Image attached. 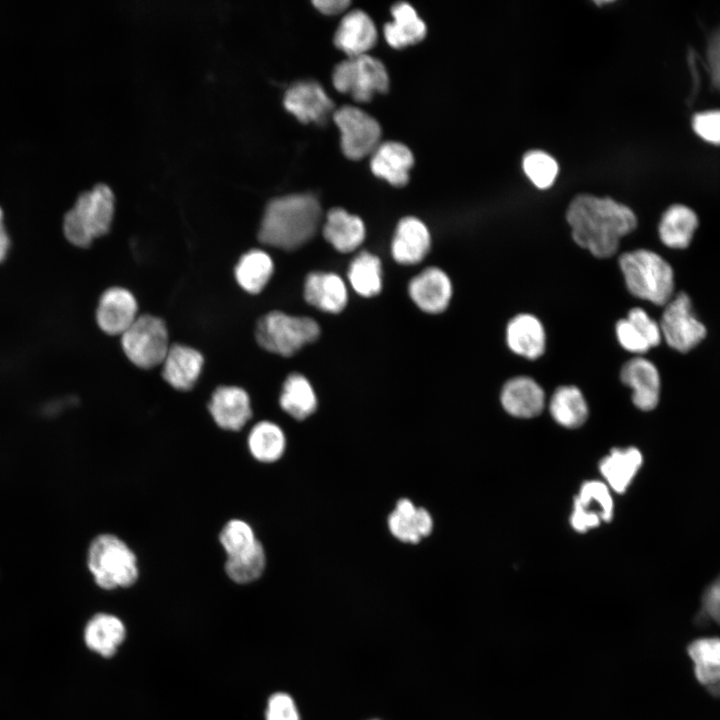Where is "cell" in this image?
<instances>
[{
	"label": "cell",
	"instance_id": "6da1fadb",
	"mask_svg": "<svg viewBox=\"0 0 720 720\" xmlns=\"http://www.w3.org/2000/svg\"><path fill=\"white\" fill-rule=\"evenodd\" d=\"M566 219L574 241L597 258L613 256L620 238L637 226L634 212L609 197L581 194L568 206Z\"/></svg>",
	"mask_w": 720,
	"mask_h": 720
},
{
	"label": "cell",
	"instance_id": "7a4b0ae2",
	"mask_svg": "<svg viewBox=\"0 0 720 720\" xmlns=\"http://www.w3.org/2000/svg\"><path fill=\"white\" fill-rule=\"evenodd\" d=\"M321 207L309 194L272 199L266 206L258 232L259 241L286 251L295 250L316 233Z\"/></svg>",
	"mask_w": 720,
	"mask_h": 720
},
{
	"label": "cell",
	"instance_id": "3957f363",
	"mask_svg": "<svg viewBox=\"0 0 720 720\" xmlns=\"http://www.w3.org/2000/svg\"><path fill=\"white\" fill-rule=\"evenodd\" d=\"M619 266L633 296L665 306L675 295L673 268L658 253L647 249L626 252L620 256Z\"/></svg>",
	"mask_w": 720,
	"mask_h": 720
},
{
	"label": "cell",
	"instance_id": "277c9868",
	"mask_svg": "<svg viewBox=\"0 0 720 720\" xmlns=\"http://www.w3.org/2000/svg\"><path fill=\"white\" fill-rule=\"evenodd\" d=\"M87 567L96 585L104 590L131 587L140 574L134 550L113 533H101L92 539Z\"/></svg>",
	"mask_w": 720,
	"mask_h": 720
},
{
	"label": "cell",
	"instance_id": "5b68a950",
	"mask_svg": "<svg viewBox=\"0 0 720 720\" xmlns=\"http://www.w3.org/2000/svg\"><path fill=\"white\" fill-rule=\"evenodd\" d=\"M114 213V195L105 184L83 192L65 214L63 231L66 239L77 247H88L92 241L106 234Z\"/></svg>",
	"mask_w": 720,
	"mask_h": 720
},
{
	"label": "cell",
	"instance_id": "8992f818",
	"mask_svg": "<svg viewBox=\"0 0 720 720\" xmlns=\"http://www.w3.org/2000/svg\"><path fill=\"white\" fill-rule=\"evenodd\" d=\"M320 334L318 323L305 316H292L271 311L262 316L256 325V340L265 350L284 357L298 352L315 341Z\"/></svg>",
	"mask_w": 720,
	"mask_h": 720
},
{
	"label": "cell",
	"instance_id": "52a82bcc",
	"mask_svg": "<svg viewBox=\"0 0 720 720\" xmlns=\"http://www.w3.org/2000/svg\"><path fill=\"white\" fill-rule=\"evenodd\" d=\"M121 345L127 358L137 367L158 366L170 348L166 325L154 315H140L121 335Z\"/></svg>",
	"mask_w": 720,
	"mask_h": 720
},
{
	"label": "cell",
	"instance_id": "ba28073f",
	"mask_svg": "<svg viewBox=\"0 0 720 720\" xmlns=\"http://www.w3.org/2000/svg\"><path fill=\"white\" fill-rule=\"evenodd\" d=\"M332 82L339 92L350 94L358 102H367L375 93H385L389 87L384 64L368 54L348 57L337 64Z\"/></svg>",
	"mask_w": 720,
	"mask_h": 720
},
{
	"label": "cell",
	"instance_id": "9c48e42d",
	"mask_svg": "<svg viewBox=\"0 0 720 720\" xmlns=\"http://www.w3.org/2000/svg\"><path fill=\"white\" fill-rule=\"evenodd\" d=\"M666 344L680 353H688L706 337L707 328L697 317L690 296L679 292L664 306L660 319Z\"/></svg>",
	"mask_w": 720,
	"mask_h": 720
},
{
	"label": "cell",
	"instance_id": "30bf717a",
	"mask_svg": "<svg viewBox=\"0 0 720 720\" xmlns=\"http://www.w3.org/2000/svg\"><path fill=\"white\" fill-rule=\"evenodd\" d=\"M341 132V147L353 160L372 154L379 145L381 127L377 120L354 106H343L333 114Z\"/></svg>",
	"mask_w": 720,
	"mask_h": 720
},
{
	"label": "cell",
	"instance_id": "8fae6325",
	"mask_svg": "<svg viewBox=\"0 0 720 720\" xmlns=\"http://www.w3.org/2000/svg\"><path fill=\"white\" fill-rule=\"evenodd\" d=\"M613 516V501L608 487L600 481H586L574 499L570 517L572 527L581 533L609 522Z\"/></svg>",
	"mask_w": 720,
	"mask_h": 720
},
{
	"label": "cell",
	"instance_id": "7c38bea8",
	"mask_svg": "<svg viewBox=\"0 0 720 720\" xmlns=\"http://www.w3.org/2000/svg\"><path fill=\"white\" fill-rule=\"evenodd\" d=\"M620 378L632 389L634 405L643 411L656 408L661 393V378L656 365L641 356L628 360L622 366Z\"/></svg>",
	"mask_w": 720,
	"mask_h": 720
},
{
	"label": "cell",
	"instance_id": "4fadbf2b",
	"mask_svg": "<svg viewBox=\"0 0 720 720\" xmlns=\"http://www.w3.org/2000/svg\"><path fill=\"white\" fill-rule=\"evenodd\" d=\"M214 423L225 431H239L252 417L248 393L238 386H219L208 404Z\"/></svg>",
	"mask_w": 720,
	"mask_h": 720
},
{
	"label": "cell",
	"instance_id": "5bb4252c",
	"mask_svg": "<svg viewBox=\"0 0 720 720\" xmlns=\"http://www.w3.org/2000/svg\"><path fill=\"white\" fill-rule=\"evenodd\" d=\"M138 305L134 295L122 287L103 292L96 309V321L108 335H122L137 319Z\"/></svg>",
	"mask_w": 720,
	"mask_h": 720
},
{
	"label": "cell",
	"instance_id": "9a60e30c",
	"mask_svg": "<svg viewBox=\"0 0 720 720\" xmlns=\"http://www.w3.org/2000/svg\"><path fill=\"white\" fill-rule=\"evenodd\" d=\"M284 106L302 123L322 124L334 107L320 84L314 81L297 82L284 95Z\"/></svg>",
	"mask_w": 720,
	"mask_h": 720
},
{
	"label": "cell",
	"instance_id": "2e32d148",
	"mask_svg": "<svg viewBox=\"0 0 720 720\" xmlns=\"http://www.w3.org/2000/svg\"><path fill=\"white\" fill-rule=\"evenodd\" d=\"M408 292L422 311L437 314L448 307L452 296V284L443 270L429 267L411 279Z\"/></svg>",
	"mask_w": 720,
	"mask_h": 720
},
{
	"label": "cell",
	"instance_id": "e0dca14e",
	"mask_svg": "<svg viewBox=\"0 0 720 720\" xmlns=\"http://www.w3.org/2000/svg\"><path fill=\"white\" fill-rule=\"evenodd\" d=\"M430 245L431 237L426 225L416 217L407 216L397 224L391 253L396 262L413 265L425 258Z\"/></svg>",
	"mask_w": 720,
	"mask_h": 720
},
{
	"label": "cell",
	"instance_id": "ac0fdd59",
	"mask_svg": "<svg viewBox=\"0 0 720 720\" xmlns=\"http://www.w3.org/2000/svg\"><path fill=\"white\" fill-rule=\"evenodd\" d=\"M387 525L392 536L399 541L416 544L431 534L433 519L425 508L416 507L411 500L402 498L389 514Z\"/></svg>",
	"mask_w": 720,
	"mask_h": 720
},
{
	"label": "cell",
	"instance_id": "d6986e66",
	"mask_svg": "<svg viewBox=\"0 0 720 720\" xmlns=\"http://www.w3.org/2000/svg\"><path fill=\"white\" fill-rule=\"evenodd\" d=\"M377 41V31L372 19L361 10L347 13L341 20L334 36L335 45L348 57L367 54Z\"/></svg>",
	"mask_w": 720,
	"mask_h": 720
},
{
	"label": "cell",
	"instance_id": "ffe728a7",
	"mask_svg": "<svg viewBox=\"0 0 720 720\" xmlns=\"http://www.w3.org/2000/svg\"><path fill=\"white\" fill-rule=\"evenodd\" d=\"M500 400L503 408L510 415L531 418L539 415L543 410L545 394L532 378L517 376L504 384Z\"/></svg>",
	"mask_w": 720,
	"mask_h": 720
},
{
	"label": "cell",
	"instance_id": "44dd1931",
	"mask_svg": "<svg viewBox=\"0 0 720 720\" xmlns=\"http://www.w3.org/2000/svg\"><path fill=\"white\" fill-rule=\"evenodd\" d=\"M203 363V355L198 350L175 344L170 346L162 363V376L173 388L187 391L197 382Z\"/></svg>",
	"mask_w": 720,
	"mask_h": 720
},
{
	"label": "cell",
	"instance_id": "7402d4cb",
	"mask_svg": "<svg viewBox=\"0 0 720 720\" xmlns=\"http://www.w3.org/2000/svg\"><path fill=\"white\" fill-rule=\"evenodd\" d=\"M413 163V154L407 146L387 141L379 144L372 153L370 167L375 176L400 187L408 182Z\"/></svg>",
	"mask_w": 720,
	"mask_h": 720
},
{
	"label": "cell",
	"instance_id": "603a6c76",
	"mask_svg": "<svg viewBox=\"0 0 720 720\" xmlns=\"http://www.w3.org/2000/svg\"><path fill=\"white\" fill-rule=\"evenodd\" d=\"M304 298L312 306L329 313L341 312L348 299L342 278L329 272H312L305 280Z\"/></svg>",
	"mask_w": 720,
	"mask_h": 720
},
{
	"label": "cell",
	"instance_id": "cb8c5ba5",
	"mask_svg": "<svg viewBox=\"0 0 720 720\" xmlns=\"http://www.w3.org/2000/svg\"><path fill=\"white\" fill-rule=\"evenodd\" d=\"M506 340L511 351L528 359H537L545 351L544 328L531 314H519L509 321Z\"/></svg>",
	"mask_w": 720,
	"mask_h": 720
},
{
	"label": "cell",
	"instance_id": "d4e9b609",
	"mask_svg": "<svg viewBox=\"0 0 720 720\" xmlns=\"http://www.w3.org/2000/svg\"><path fill=\"white\" fill-rule=\"evenodd\" d=\"M686 651L697 682L707 691L720 687V637L696 638L689 642Z\"/></svg>",
	"mask_w": 720,
	"mask_h": 720
},
{
	"label": "cell",
	"instance_id": "484cf974",
	"mask_svg": "<svg viewBox=\"0 0 720 720\" xmlns=\"http://www.w3.org/2000/svg\"><path fill=\"white\" fill-rule=\"evenodd\" d=\"M323 235L336 250L348 253L363 242L365 226L360 217L342 208H333L327 214Z\"/></svg>",
	"mask_w": 720,
	"mask_h": 720
},
{
	"label": "cell",
	"instance_id": "4316f807",
	"mask_svg": "<svg viewBox=\"0 0 720 720\" xmlns=\"http://www.w3.org/2000/svg\"><path fill=\"white\" fill-rule=\"evenodd\" d=\"M699 221L696 213L682 204L670 206L658 226L661 242L670 249H686L693 240Z\"/></svg>",
	"mask_w": 720,
	"mask_h": 720
},
{
	"label": "cell",
	"instance_id": "83f0119b",
	"mask_svg": "<svg viewBox=\"0 0 720 720\" xmlns=\"http://www.w3.org/2000/svg\"><path fill=\"white\" fill-rule=\"evenodd\" d=\"M391 13L393 21L384 27L386 41L391 47L403 48L425 37L426 25L410 4L396 3L391 8Z\"/></svg>",
	"mask_w": 720,
	"mask_h": 720
},
{
	"label": "cell",
	"instance_id": "f1b7e54d",
	"mask_svg": "<svg viewBox=\"0 0 720 720\" xmlns=\"http://www.w3.org/2000/svg\"><path fill=\"white\" fill-rule=\"evenodd\" d=\"M642 462V454L637 448H615L601 460L599 469L614 491L624 493L637 474Z\"/></svg>",
	"mask_w": 720,
	"mask_h": 720
},
{
	"label": "cell",
	"instance_id": "f546056e",
	"mask_svg": "<svg viewBox=\"0 0 720 720\" xmlns=\"http://www.w3.org/2000/svg\"><path fill=\"white\" fill-rule=\"evenodd\" d=\"M123 622L112 614L99 613L87 623L84 639L87 646L102 656H112L125 638Z\"/></svg>",
	"mask_w": 720,
	"mask_h": 720
},
{
	"label": "cell",
	"instance_id": "4dcf8cb0",
	"mask_svg": "<svg viewBox=\"0 0 720 720\" xmlns=\"http://www.w3.org/2000/svg\"><path fill=\"white\" fill-rule=\"evenodd\" d=\"M247 448L256 461L271 464L283 456L286 449V436L278 424L263 420L250 429Z\"/></svg>",
	"mask_w": 720,
	"mask_h": 720
},
{
	"label": "cell",
	"instance_id": "1f68e13d",
	"mask_svg": "<svg viewBox=\"0 0 720 720\" xmlns=\"http://www.w3.org/2000/svg\"><path fill=\"white\" fill-rule=\"evenodd\" d=\"M279 403L296 420H304L317 409V397L309 380L300 373H291L283 383Z\"/></svg>",
	"mask_w": 720,
	"mask_h": 720
},
{
	"label": "cell",
	"instance_id": "d6a6232c",
	"mask_svg": "<svg viewBox=\"0 0 720 720\" xmlns=\"http://www.w3.org/2000/svg\"><path fill=\"white\" fill-rule=\"evenodd\" d=\"M273 261L268 253L252 249L241 256L235 267V278L246 292H261L273 274Z\"/></svg>",
	"mask_w": 720,
	"mask_h": 720
},
{
	"label": "cell",
	"instance_id": "836d02e7",
	"mask_svg": "<svg viewBox=\"0 0 720 720\" xmlns=\"http://www.w3.org/2000/svg\"><path fill=\"white\" fill-rule=\"evenodd\" d=\"M549 410L553 419L567 428L581 426L588 417V406L575 386H561L551 397Z\"/></svg>",
	"mask_w": 720,
	"mask_h": 720
},
{
	"label": "cell",
	"instance_id": "e575fe53",
	"mask_svg": "<svg viewBox=\"0 0 720 720\" xmlns=\"http://www.w3.org/2000/svg\"><path fill=\"white\" fill-rule=\"evenodd\" d=\"M348 280L361 296L372 297L382 289V267L380 259L367 251L359 253L350 263Z\"/></svg>",
	"mask_w": 720,
	"mask_h": 720
},
{
	"label": "cell",
	"instance_id": "d590c367",
	"mask_svg": "<svg viewBox=\"0 0 720 720\" xmlns=\"http://www.w3.org/2000/svg\"><path fill=\"white\" fill-rule=\"evenodd\" d=\"M266 552L258 541L250 550L233 557H226L224 571L237 584H248L260 578L266 568Z\"/></svg>",
	"mask_w": 720,
	"mask_h": 720
},
{
	"label": "cell",
	"instance_id": "8d00e7d4",
	"mask_svg": "<svg viewBox=\"0 0 720 720\" xmlns=\"http://www.w3.org/2000/svg\"><path fill=\"white\" fill-rule=\"evenodd\" d=\"M218 540L226 557L240 555L259 541L252 526L240 518L228 520L221 528Z\"/></svg>",
	"mask_w": 720,
	"mask_h": 720
},
{
	"label": "cell",
	"instance_id": "74e56055",
	"mask_svg": "<svg viewBox=\"0 0 720 720\" xmlns=\"http://www.w3.org/2000/svg\"><path fill=\"white\" fill-rule=\"evenodd\" d=\"M523 169L533 184L540 189L550 187L558 173L556 161L542 151L527 153L523 159Z\"/></svg>",
	"mask_w": 720,
	"mask_h": 720
},
{
	"label": "cell",
	"instance_id": "f35d334b",
	"mask_svg": "<svg viewBox=\"0 0 720 720\" xmlns=\"http://www.w3.org/2000/svg\"><path fill=\"white\" fill-rule=\"evenodd\" d=\"M697 620L700 623L713 622L720 626V575L705 588ZM708 693L720 698V687L712 689Z\"/></svg>",
	"mask_w": 720,
	"mask_h": 720
},
{
	"label": "cell",
	"instance_id": "ab89813d",
	"mask_svg": "<svg viewBox=\"0 0 720 720\" xmlns=\"http://www.w3.org/2000/svg\"><path fill=\"white\" fill-rule=\"evenodd\" d=\"M615 330L617 339L625 350L641 355L651 349L641 332L627 318L620 319Z\"/></svg>",
	"mask_w": 720,
	"mask_h": 720
},
{
	"label": "cell",
	"instance_id": "60d3db41",
	"mask_svg": "<svg viewBox=\"0 0 720 720\" xmlns=\"http://www.w3.org/2000/svg\"><path fill=\"white\" fill-rule=\"evenodd\" d=\"M626 318L641 332L651 348L661 343L663 337L660 324L644 309L640 307L633 308L628 312Z\"/></svg>",
	"mask_w": 720,
	"mask_h": 720
},
{
	"label": "cell",
	"instance_id": "b9f144b4",
	"mask_svg": "<svg viewBox=\"0 0 720 720\" xmlns=\"http://www.w3.org/2000/svg\"><path fill=\"white\" fill-rule=\"evenodd\" d=\"M692 127L703 140L720 145V110L695 114L692 119Z\"/></svg>",
	"mask_w": 720,
	"mask_h": 720
},
{
	"label": "cell",
	"instance_id": "7bdbcfd3",
	"mask_svg": "<svg viewBox=\"0 0 720 720\" xmlns=\"http://www.w3.org/2000/svg\"><path fill=\"white\" fill-rule=\"evenodd\" d=\"M266 720H300L291 696L286 693L273 694L268 701Z\"/></svg>",
	"mask_w": 720,
	"mask_h": 720
},
{
	"label": "cell",
	"instance_id": "ee69618b",
	"mask_svg": "<svg viewBox=\"0 0 720 720\" xmlns=\"http://www.w3.org/2000/svg\"><path fill=\"white\" fill-rule=\"evenodd\" d=\"M707 56L713 84L720 90V29L709 40Z\"/></svg>",
	"mask_w": 720,
	"mask_h": 720
},
{
	"label": "cell",
	"instance_id": "f6af8a7d",
	"mask_svg": "<svg viewBox=\"0 0 720 720\" xmlns=\"http://www.w3.org/2000/svg\"><path fill=\"white\" fill-rule=\"evenodd\" d=\"M314 6L324 14L335 15L343 12L349 5L348 0H315Z\"/></svg>",
	"mask_w": 720,
	"mask_h": 720
},
{
	"label": "cell",
	"instance_id": "bcb514c9",
	"mask_svg": "<svg viewBox=\"0 0 720 720\" xmlns=\"http://www.w3.org/2000/svg\"><path fill=\"white\" fill-rule=\"evenodd\" d=\"M11 250V238L7 230L4 213L0 207V263L4 262Z\"/></svg>",
	"mask_w": 720,
	"mask_h": 720
}]
</instances>
